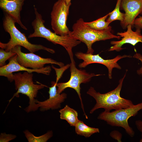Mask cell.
Instances as JSON below:
<instances>
[{"mask_svg":"<svg viewBox=\"0 0 142 142\" xmlns=\"http://www.w3.org/2000/svg\"><path fill=\"white\" fill-rule=\"evenodd\" d=\"M52 67L55 71L56 75V82L58 83V80L62 76L63 72L70 67V64H68L61 67L60 69L57 68L53 65H52Z\"/></svg>","mask_w":142,"mask_h":142,"instance_id":"obj_22","label":"cell"},{"mask_svg":"<svg viewBox=\"0 0 142 142\" xmlns=\"http://www.w3.org/2000/svg\"><path fill=\"white\" fill-rule=\"evenodd\" d=\"M35 19L32 22V26L34 32L29 34V38L40 37L45 38L54 44H58L63 47L66 50L69 57L73 56L72 49L80 44L81 42L77 40L71 34L65 36L58 35L53 32L44 26V21L42 15L37 11L34 6Z\"/></svg>","mask_w":142,"mask_h":142,"instance_id":"obj_2","label":"cell"},{"mask_svg":"<svg viewBox=\"0 0 142 142\" xmlns=\"http://www.w3.org/2000/svg\"><path fill=\"white\" fill-rule=\"evenodd\" d=\"M67 4H69L71 3V0H65Z\"/></svg>","mask_w":142,"mask_h":142,"instance_id":"obj_28","label":"cell"},{"mask_svg":"<svg viewBox=\"0 0 142 142\" xmlns=\"http://www.w3.org/2000/svg\"><path fill=\"white\" fill-rule=\"evenodd\" d=\"M133 57L138 59L141 62V66L137 71V73L138 74L142 75V55L140 53H136L134 55Z\"/></svg>","mask_w":142,"mask_h":142,"instance_id":"obj_26","label":"cell"},{"mask_svg":"<svg viewBox=\"0 0 142 142\" xmlns=\"http://www.w3.org/2000/svg\"><path fill=\"white\" fill-rule=\"evenodd\" d=\"M71 63L70 64V77L69 80L67 82L57 83L58 87L57 92L61 94L64 89L67 88L74 89L77 92L80 99L81 105L86 118L88 117L84 111L83 105L80 93V85L82 83H85L89 82L92 78L94 77L100 76L102 75L95 74L94 73H89L85 70L79 69L76 67L73 56L70 57Z\"/></svg>","mask_w":142,"mask_h":142,"instance_id":"obj_7","label":"cell"},{"mask_svg":"<svg viewBox=\"0 0 142 142\" xmlns=\"http://www.w3.org/2000/svg\"><path fill=\"white\" fill-rule=\"evenodd\" d=\"M17 55L11 57L8 59L9 63L4 66L0 67V76L6 77L10 82L14 81V72L19 71H25L29 73L33 72L41 73L47 75L50 74L51 71V67L48 66L39 69H29L20 64L17 62Z\"/></svg>","mask_w":142,"mask_h":142,"instance_id":"obj_11","label":"cell"},{"mask_svg":"<svg viewBox=\"0 0 142 142\" xmlns=\"http://www.w3.org/2000/svg\"><path fill=\"white\" fill-rule=\"evenodd\" d=\"M75 127V131L77 134L86 138L89 137L93 134L100 132L98 128L89 127L80 120Z\"/></svg>","mask_w":142,"mask_h":142,"instance_id":"obj_17","label":"cell"},{"mask_svg":"<svg viewBox=\"0 0 142 142\" xmlns=\"http://www.w3.org/2000/svg\"><path fill=\"white\" fill-rule=\"evenodd\" d=\"M126 73L119 80L116 87L107 93L101 94L97 92L93 87H90L87 93L93 98L96 102L95 104L90 111V114H92L96 110L101 108L104 109L105 111L110 112L113 109L116 110L127 108L134 105L131 100L123 98L120 96V92Z\"/></svg>","mask_w":142,"mask_h":142,"instance_id":"obj_1","label":"cell"},{"mask_svg":"<svg viewBox=\"0 0 142 142\" xmlns=\"http://www.w3.org/2000/svg\"><path fill=\"white\" fill-rule=\"evenodd\" d=\"M75 55L77 58L83 60V62L78 65L80 68H85L88 65L93 63H99L105 66L108 69V77L110 79L112 78V71L113 68H116L120 69H121V67L118 63V61L124 58L131 57L130 55H118L112 59H105L101 57L99 54L93 55L80 52H77Z\"/></svg>","mask_w":142,"mask_h":142,"instance_id":"obj_10","label":"cell"},{"mask_svg":"<svg viewBox=\"0 0 142 142\" xmlns=\"http://www.w3.org/2000/svg\"><path fill=\"white\" fill-rule=\"evenodd\" d=\"M33 76L32 73L27 71L22 73L19 72L13 74L15 89L17 91L9 100L8 105L14 97H19V94L21 93L26 95L29 99V105L24 109L26 112L28 113L38 109L35 98L37 96L38 90L43 88L45 85L34 84L33 81Z\"/></svg>","mask_w":142,"mask_h":142,"instance_id":"obj_5","label":"cell"},{"mask_svg":"<svg viewBox=\"0 0 142 142\" xmlns=\"http://www.w3.org/2000/svg\"><path fill=\"white\" fill-rule=\"evenodd\" d=\"M141 109L142 102L129 108L116 110L112 112L104 111L99 114L98 118L105 121L112 126L122 127L128 135L133 137L135 132L129 125L128 120L130 117L136 115Z\"/></svg>","mask_w":142,"mask_h":142,"instance_id":"obj_6","label":"cell"},{"mask_svg":"<svg viewBox=\"0 0 142 142\" xmlns=\"http://www.w3.org/2000/svg\"><path fill=\"white\" fill-rule=\"evenodd\" d=\"M23 133L29 142H46L53 135V132L51 130L38 136H35L27 130L24 131Z\"/></svg>","mask_w":142,"mask_h":142,"instance_id":"obj_19","label":"cell"},{"mask_svg":"<svg viewBox=\"0 0 142 142\" xmlns=\"http://www.w3.org/2000/svg\"><path fill=\"white\" fill-rule=\"evenodd\" d=\"M121 0H117L116 6L114 9L109 14V17L106 21L110 23L114 21H120V23L124 21L125 14L120 11V5Z\"/></svg>","mask_w":142,"mask_h":142,"instance_id":"obj_20","label":"cell"},{"mask_svg":"<svg viewBox=\"0 0 142 142\" xmlns=\"http://www.w3.org/2000/svg\"><path fill=\"white\" fill-rule=\"evenodd\" d=\"M15 22L8 14L5 13L3 21V26L5 31L8 33L10 39L7 43L0 42V47L8 52L17 45L22 46L30 52L34 53L40 50H46L53 54L55 50L40 44H33L28 40L25 34L22 33L16 28Z\"/></svg>","mask_w":142,"mask_h":142,"instance_id":"obj_3","label":"cell"},{"mask_svg":"<svg viewBox=\"0 0 142 142\" xmlns=\"http://www.w3.org/2000/svg\"><path fill=\"white\" fill-rule=\"evenodd\" d=\"M21 46L17 45L11 50L17 55V60L21 65L26 68L39 69L44 68L46 64H50L58 65L60 68L64 66L62 62H58L51 58H44L33 53H25L21 51Z\"/></svg>","mask_w":142,"mask_h":142,"instance_id":"obj_9","label":"cell"},{"mask_svg":"<svg viewBox=\"0 0 142 142\" xmlns=\"http://www.w3.org/2000/svg\"><path fill=\"white\" fill-rule=\"evenodd\" d=\"M120 9L124 11V18L120 25L125 29L129 24L133 26L134 21L139 14H142V0H121Z\"/></svg>","mask_w":142,"mask_h":142,"instance_id":"obj_12","label":"cell"},{"mask_svg":"<svg viewBox=\"0 0 142 142\" xmlns=\"http://www.w3.org/2000/svg\"><path fill=\"white\" fill-rule=\"evenodd\" d=\"M132 26L130 24L127 26V30L124 32H118L117 35L122 37L119 41H112L110 42L113 46L111 47L109 51L115 50L119 52L124 48L121 47L125 44L129 43L133 46L139 42L142 43V35L141 33V29H136L135 31L132 29Z\"/></svg>","mask_w":142,"mask_h":142,"instance_id":"obj_14","label":"cell"},{"mask_svg":"<svg viewBox=\"0 0 142 142\" xmlns=\"http://www.w3.org/2000/svg\"><path fill=\"white\" fill-rule=\"evenodd\" d=\"M59 112L60 119L66 121L72 126L75 127L79 120L78 118L77 112L67 105L60 110Z\"/></svg>","mask_w":142,"mask_h":142,"instance_id":"obj_16","label":"cell"},{"mask_svg":"<svg viewBox=\"0 0 142 142\" xmlns=\"http://www.w3.org/2000/svg\"><path fill=\"white\" fill-rule=\"evenodd\" d=\"M71 3L67 4L65 0H58L54 4L51 13V27L54 32L62 36L71 34L67 25Z\"/></svg>","mask_w":142,"mask_h":142,"instance_id":"obj_8","label":"cell"},{"mask_svg":"<svg viewBox=\"0 0 142 142\" xmlns=\"http://www.w3.org/2000/svg\"><path fill=\"white\" fill-rule=\"evenodd\" d=\"M16 54L11 50L6 51L4 49H0V67H2L6 65V61L15 55Z\"/></svg>","mask_w":142,"mask_h":142,"instance_id":"obj_21","label":"cell"},{"mask_svg":"<svg viewBox=\"0 0 142 142\" xmlns=\"http://www.w3.org/2000/svg\"><path fill=\"white\" fill-rule=\"evenodd\" d=\"M16 138V136L15 135L7 134L5 133H1L0 135V142H8Z\"/></svg>","mask_w":142,"mask_h":142,"instance_id":"obj_23","label":"cell"},{"mask_svg":"<svg viewBox=\"0 0 142 142\" xmlns=\"http://www.w3.org/2000/svg\"><path fill=\"white\" fill-rule=\"evenodd\" d=\"M25 0H0V7L5 13L9 15L22 28L27 30V28L21 21L20 15V12Z\"/></svg>","mask_w":142,"mask_h":142,"instance_id":"obj_15","label":"cell"},{"mask_svg":"<svg viewBox=\"0 0 142 142\" xmlns=\"http://www.w3.org/2000/svg\"><path fill=\"white\" fill-rule=\"evenodd\" d=\"M110 135L113 139L116 140L118 142H121L122 134L118 131L114 130L110 133Z\"/></svg>","mask_w":142,"mask_h":142,"instance_id":"obj_24","label":"cell"},{"mask_svg":"<svg viewBox=\"0 0 142 142\" xmlns=\"http://www.w3.org/2000/svg\"><path fill=\"white\" fill-rule=\"evenodd\" d=\"M135 124L138 129L141 133V138L139 142H142V121L141 120H136Z\"/></svg>","mask_w":142,"mask_h":142,"instance_id":"obj_27","label":"cell"},{"mask_svg":"<svg viewBox=\"0 0 142 142\" xmlns=\"http://www.w3.org/2000/svg\"><path fill=\"white\" fill-rule=\"evenodd\" d=\"M56 82L52 81L51 86L49 87V97L46 100L40 102L35 99V102L37 104L38 107L41 111H44L51 109L55 110L61 108V104L67 98L65 93L59 94L57 91Z\"/></svg>","mask_w":142,"mask_h":142,"instance_id":"obj_13","label":"cell"},{"mask_svg":"<svg viewBox=\"0 0 142 142\" xmlns=\"http://www.w3.org/2000/svg\"><path fill=\"white\" fill-rule=\"evenodd\" d=\"M133 26L136 29H142V16H139L138 18L135 19L134 22Z\"/></svg>","mask_w":142,"mask_h":142,"instance_id":"obj_25","label":"cell"},{"mask_svg":"<svg viewBox=\"0 0 142 142\" xmlns=\"http://www.w3.org/2000/svg\"><path fill=\"white\" fill-rule=\"evenodd\" d=\"M108 16V13L95 21L90 22H85V23L89 27L97 31H103L111 29V27L109 26L110 23L105 21Z\"/></svg>","mask_w":142,"mask_h":142,"instance_id":"obj_18","label":"cell"},{"mask_svg":"<svg viewBox=\"0 0 142 142\" xmlns=\"http://www.w3.org/2000/svg\"><path fill=\"white\" fill-rule=\"evenodd\" d=\"M71 34L77 40L84 43L86 45L87 53L93 54L94 50L92 44L95 42L112 38L118 39L121 37L115 35L111 32V29L103 31H99L91 28L87 25L81 18L77 20L72 27Z\"/></svg>","mask_w":142,"mask_h":142,"instance_id":"obj_4","label":"cell"}]
</instances>
